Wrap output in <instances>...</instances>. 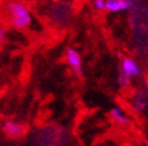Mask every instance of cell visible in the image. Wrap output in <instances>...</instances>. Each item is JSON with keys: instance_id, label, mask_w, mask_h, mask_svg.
<instances>
[{"instance_id": "1", "label": "cell", "mask_w": 148, "mask_h": 146, "mask_svg": "<svg viewBox=\"0 0 148 146\" xmlns=\"http://www.w3.org/2000/svg\"><path fill=\"white\" fill-rule=\"evenodd\" d=\"M8 13L12 25L17 29H24V28L29 26V24L32 21L29 9L24 4L17 3V1L8 4Z\"/></svg>"}, {"instance_id": "2", "label": "cell", "mask_w": 148, "mask_h": 146, "mask_svg": "<svg viewBox=\"0 0 148 146\" xmlns=\"http://www.w3.org/2000/svg\"><path fill=\"white\" fill-rule=\"evenodd\" d=\"M120 75H123L127 79L135 78L140 74V69H139L138 63L134 61L132 58H124L122 63H120Z\"/></svg>"}, {"instance_id": "3", "label": "cell", "mask_w": 148, "mask_h": 146, "mask_svg": "<svg viewBox=\"0 0 148 146\" xmlns=\"http://www.w3.org/2000/svg\"><path fill=\"white\" fill-rule=\"evenodd\" d=\"M66 59H68V63L71 66L75 74L81 75L82 74V59H81L79 53L73 48H69L66 50Z\"/></svg>"}, {"instance_id": "4", "label": "cell", "mask_w": 148, "mask_h": 146, "mask_svg": "<svg viewBox=\"0 0 148 146\" xmlns=\"http://www.w3.org/2000/svg\"><path fill=\"white\" fill-rule=\"evenodd\" d=\"M134 4L135 3L131 0H107L105 1V9L108 12H122L130 9Z\"/></svg>"}, {"instance_id": "5", "label": "cell", "mask_w": 148, "mask_h": 146, "mask_svg": "<svg viewBox=\"0 0 148 146\" xmlns=\"http://www.w3.org/2000/svg\"><path fill=\"white\" fill-rule=\"evenodd\" d=\"M4 132L9 137H20L24 133V126L20 122L16 121H7L4 125Z\"/></svg>"}, {"instance_id": "6", "label": "cell", "mask_w": 148, "mask_h": 146, "mask_svg": "<svg viewBox=\"0 0 148 146\" xmlns=\"http://www.w3.org/2000/svg\"><path fill=\"white\" fill-rule=\"evenodd\" d=\"M111 117H112L118 124L124 125V124L128 122V117H127V115L124 113V111L122 109V108H119V107H114V108L111 109Z\"/></svg>"}, {"instance_id": "7", "label": "cell", "mask_w": 148, "mask_h": 146, "mask_svg": "<svg viewBox=\"0 0 148 146\" xmlns=\"http://www.w3.org/2000/svg\"><path fill=\"white\" fill-rule=\"evenodd\" d=\"M94 7H95V9H98V11L105 9V0H95V1H94Z\"/></svg>"}, {"instance_id": "8", "label": "cell", "mask_w": 148, "mask_h": 146, "mask_svg": "<svg viewBox=\"0 0 148 146\" xmlns=\"http://www.w3.org/2000/svg\"><path fill=\"white\" fill-rule=\"evenodd\" d=\"M4 36H5V31L0 26V46H1V43H3V41H4Z\"/></svg>"}]
</instances>
